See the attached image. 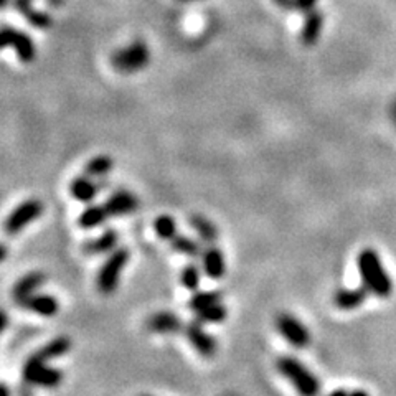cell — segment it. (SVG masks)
I'll return each instance as SVG.
<instances>
[{"label":"cell","mask_w":396,"mask_h":396,"mask_svg":"<svg viewBox=\"0 0 396 396\" xmlns=\"http://www.w3.org/2000/svg\"><path fill=\"white\" fill-rule=\"evenodd\" d=\"M357 268L360 273L362 282L370 294L373 296L386 299L393 293V282L391 277L383 266L378 253L372 250V248H365L357 256Z\"/></svg>","instance_id":"cell-1"},{"label":"cell","mask_w":396,"mask_h":396,"mask_svg":"<svg viewBox=\"0 0 396 396\" xmlns=\"http://www.w3.org/2000/svg\"><path fill=\"white\" fill-rule=\"evenodd\" d=\"M276 368L301 396H319L320 382L304 364L290 355L277 358Z\"/></svg>","instance_id":"cell-2"},{"label":"cell","mask_w":396,"mask_h":396,"mask_svg":"<svg viewBox=\"0 0 396 396\" xmlns=\"http://www.w3.org/2000/svg\"><path fill=\"white\" fill-rule=\"evenodd\" d=\"M129 261V250L128 248H116L108 255L106 261L103 266L99 268L98 277H96V286L103 296H111L117 289L121 281V275L124 271L126 264Z\"/></svg>","instance_id":"cell-3"},{"label":"cell","mask_w":396,"mask_h":396,"mask_svg":"<svg viewBox=\"0 0 396 396\" xmlns=\"http://www.w3.org/2000/svg\"><path fill=\"white\" fill-rule=\"evenodd\" d=\"M150 61V52L149 46H147L142 40H136L134 43H130L126 48L117 50L112 53L111 57V65L112 68L119 73L130 75L137 73V71L144 70Z\"/></svg>","instance_id":"cell-4"},{"label":"cell","mask_w":396,"mask_h":396,"mask_svg":"<svg viewBox=\"0 0 396 396\" xmlns=\"http://www.w3.org/2000/svg\"><path fill=\"white\" fill-rule=\"evenodd\" d=\"M71 350V340L68 337L60 335L57 339L50 340L48 344H45L43 347L39 348L37 352H33L30 357L25 360L22 366V378L27 380L28 377H32L37 370H40L41 366L48 365V362L55 360V358H60Z\"/></svg>","instance_id":"cell-5"},{"label":"cell","mask_w":396,"mask_h":396,"mask_svg":"<svg viewBox=\"0 0 396 396\" xmlns=\"http://www.w3.org/2000/svg\"><path fill=\"white\" fill-rule=\"evenodd\" d=\"M43 213V204L37 198H28L20 204L19 206H15L12 210L10 215L6 220V233L14 237V235H19L20 231L27 228L32 221H35L37 218L41 217Z\"/></svg>","instance_id":"cell-6"},{"label":"cell","mask_w":396,"mask_h":396,"mask_svg":"<svg viewBox=\"0 0 396 396\" xmlns=\"http://www.w3.org/2000/svg\"><path fill=\"white\" fill-rule=\"evenodd\" d=\"M276 330L286 342L293 345L296 348H306L310 344V334L307 327L301 320L294 317L293 314L281 313L276 317Z\"/></svg>","instance_id":"cell-7"},{"label":"cell","mask_w":396,"mask_h":396,"mask_svg":"<svg viewBox=\"0 0 396 396\" xmlns=\"http://www.w3.org/2000/svg\"><path fill=\"white\" fill-rule=\"evenodd\" d=\"M2 46L3 48H7V46L14 48L20 61L30 63L35 60L37 48L33 45L30 35L17 30V28L8 27V25H3L2 28Z\"/></svg>","instance_id":"cell-8"},{"label":"cell","mask_w":396,"mask_h":396,"mask_svg":"<svg viewBox=\"0 0 396 396\" xmlns=\"http://www.w3.org/2000/svg\"><path fill=\"white\" fill-rule=\"evenodd\" d=\"M185 335H187L188 342L195 350L200 353L201 357L205 358H212L215 353H217L218 344L217 339L213 335L206 334L204 324L198 322V320H192L185 326Z\"/></svg>","instance_id":"cell-9"},{"label":"cell","mask_w":396,"mask_h":396,"mask_svg":"<svg viewBox=\"0 0 396 396\" xmlns=\"http://www.w3.org/2000/svg\"><path fill=\"white\" fill-rule=\"evenodd\" d=\"M104 206H106L109 217L111 218L128 217V215L137 212L139 198L137 195H134L132 192L126 190V188H119V190H115L106 198Z\"/></svg>","instance_id":"cell-10"},{"label":"cell","mask_w":396,"mask_h":396,"mask_svg":"<svg viewBox=\"0 0 396 396\" xmlns=\"http://www.w3.org/2000/svg\"><path fill=\"white\" fill-rule=\"evenodd\" d=\"M146 327L147 330L152 332V334L172 335L179 334L184 328V324L182 319L175 313H170V310H159V313L149 315V319L146 320Z\"/></svg>","instance_id":"cell-11"},{"label":"cell","mask_w":396,"mask_h":396,"mask_svg":"<svg viewBox=\"0 0 396 396\" xmlns=\"http://www.w3.org/2000/svg\"><path fill=\"white\" fill-rule=\"evenodd\" d=\"M201 269H204L206 277L213 281H220L226 275L225 256L217 244H208L205 248L204 255H201Z\"/></svg>","instance_id":"cell-12"},{"label":"cell","mask_w":396,"mask_h":396,"mask_svg":"<svg viewBox=\"0 0 396 396\" xmlns=\"http://www.w3.org/2000/svg\"><path fill=\"white\" fill-rule=\"evenodd\" d=\"M22 309L30 310L33 314H39L41 317H53L60 310V302L55 296L50 294H33V296L27 297L25 301L19 302Z\"/></svg>","instance_id":"cell-13"},{"label":"cell","mask_w":396,"mask_h":396,"mask_svg":"<svg viewBox=\"0 0 396 396\" xmlns=\"http://www.w3.org/2000/svg\"><path fill=\"white\" fill-rule=\"evenodd\" d=\"M46 282V275L40 271H32L28 275H25L20 277L19 281L15 282L14 288H12V297L15 299V302L25 301L27 297H30L35 294V290H39L41 286Z\"/></svg>","instance_id":"cell-14"},{"label":"cell","mask_w":396,"mask_h":396,"mask_svg":"<svg viewBox=\"0 0 396 396\" xmlns=\"http://www.w3.org/2000/svg\"><path fill=\"white\" fill-rule=\"evenodd\" d=\"M101 190H103V188H101L99 180L95 182V179L86 174L78 175L77 179H73V182L70 184L71 197L77 201H81V204H91V201L98 197Z\"/></svg>","instance_id":"cell-15"},{"label":"cell","mask_w":396,"mask_h":396,"mask_svg":"<svg viewBox=\"0 0 396 396\" xmlns=\"http://www.w3.org/2000/svg\"><path fill=\"white\" fill-rule=\"evenodd\" d=\"M117 243H119V233H117L116 230L109 228L103 231L98 238L88 239V241L83 244V253L88 256L109 255V253L116 250Z\"/></svg>","instance_id":"cell-16"},{"label":"cell","mask_w":396,"mask_h":396,"mask_svg":"<svg viewBox=\"0 0 396 396\" xmlns=\"http://www.w3.org/2000/svg\"><path fill=\"white\" fill-rule=\"evenodd\" d=\"M324 27V15L320 10H310L306 14L304 25L301 30V41L302 45L313 46L319 41L320 33H322Z\"/></svg>","instance_id":"cell-17"},{"label":"cell","mask_w":396,"mask_h":396,"mask_svg":"<svg viewBox=\"0 0 396 396\" xmlns=\"http://www.w3.org/2000/svg\"><path fill=\"white\" fill-rule=\"evenodd\" d=\"M368 289L365 286L353 289H339L334 296V302L339 309L342 310H353L358 309L368 297Z\"/></svg>","instance_id":"cell-18"},{"label":"cell","mask_w":396,"mask_h":396,"mask_svg":"<svg viewBox=\"0 0 396 396\" xmlns=\"http://www.w3.org/2000/svg\"><path fill=\"white\" fill-rule=\"evenodd\" d=\"M109 213L106 206L103 205H90L83 210L81 215L78 217V226L81 230H95L99 228L109 220Z\"/></svg>","instance_id":"cell-19"},{"label":"cell","mask_w":396,"mask_h":396,"mask_svg":"<svg viewBox=\"0 0 396 396\" xmlns=\"http://www.w3.org/2000/svg\"><path fill=\"white\" fill-rule=\"evenodd\" d=\"M27 383H30L33 386H40V388L46 390H53L58 388L63 382V373L58 368H53V366H41L40 370H37L32 377H28L27 380H23Z\"/></svg>","instance_id":"cell-20"},{"label":"cell","mask_w":396,"mask_h":396,"mask_svg":"<svg viewBox=\"0 0 396 396\" xmlns=\"http://www.w3.org/2000/svg\"><path fill=\"white\" fill-rule=\"evenodd\" d=\"M188 223H190L192 230L200 237V239L206 244H215L218 241V228L215 226V223L208 218L204 217V215L193 213L188 218Z\"/></svg>","instance_id":"cell-21"},{"label":"cell","mask_w":396,"mask_h":396,"mask_svg":"<svg viewBox=\"0 0 396 396\" xmlns=\"http://www.w3.org/2000/svg\"><path fill=\"white\" fill-rule=\"evenodd\" d=\"M170 246L175 253H179V255H184L192 259L201 258V255H204V251H205L200 241L187 237V235H179V233L170 239Z\"/></svg>","instance_id":"cell-22"},{"label":"cell","mask_w":396,"mask_h":396,"mask_svg":"<svg viewBox=\"0 0 396 396\" xmlns=\"http://www.w3.org/2000/svg\"><path fill=\"white\" fill-rule=\"evenodd\" d=\"M221 297L220 290H195L193 296L188 299V309L193 313H200L206 307L221 302Z\"/></svg>","instance_id":"cell-23"},{"label":"cell","mask_w":396,"mask_h":396,"mask_svg":"<svg viewBox=\"0 0 396 396\" xmlns=\"http://www.w3.org/2000/svg\"><path fill=\"white\" fill-rule=\"evenodd\" d=\"M112 167H115V162L109 155H96V157L88 160L83 172L92 179H104L112 170Z\"/></svg>","instance_id":"cell-24"},{"label":"cell","mask_w":396,"mask_h":396,"mask_svg":"<svg viewBox=\"0 0 396 396\" xmlns=\"http://www.w3.org/2000/svg\"><path fill=\"white\" fill-rule=\"evenodd\" d=\"M226 317H228V309L221 302L206 307L200 313H195V319L201 324H221L225 322Z\"/></svg>","instance_id":"cell-25"},{"label":"cell","mask_w":396,"mask_h":396,"mask_svg":"<svg viewBox=\"0 0 396 396\" xmlns=\"http://www.w3.org/2000/svg\"><path fill=\"white\" fill-rule=\"evenodd\" d=\"M154 231L160 239L170 241L177 235V221L170 215H160L154 220Z\"/></svg>","instance_id":"cell-26"},{"label":"cell","mask_w":396,"mask_h":396,"mask_svg":"<svg viewBox=\"0 0 396 396\" xmlns=\"http://www.w3.org/2000/svg\"><path fill=\"white\" fill-rule=\"evenodd\" d=\"M201 271H204V269L198 268L195 263L187 264V266L182 269V273H180V284H182L185 289L195 293V290L200 288Z\"/></svg>","instance_id":"cell-27"},{"label":"cell","mask_w":396,"mask_h":396,"mask_svg":"<svg viewBox=\"0 0 396 396\" xmlns=\"http://www.w3.org/2000/svg\"><path fill=\"white\" fill-rule=\"evenodd\" d=\"M22 17L32 25V27L39 28V30H46V28L52 27V23H53L52 17H50L48 14H45V12L37 10V8H33V7L28 8Z\"/></svg>","instance_id":"cell-28"},{"label":"cell","mask_w":396,"mask_h":396,"mask_svg":"<svg viewBox=\"0 0 396 396\" xmlns=\"http://www.w3.org/2000/svg\"><path fill=\"white\" fill-rule=\"evenodd\" d=\"M317 2L319 0H296V8L307 14V12L314 10V7L317 6Z\"/></svg>","instance_id":"cell-29"},{"label":"cell","mask_w":396,"mask_h":396,"mask_svg":"<svg viewBox=\"0 0 396 396\" xmlns=\"http://www.w3.org/2000/svg\"><path fill=\"white\" fill-rule=\"evenodd\" d=\"M12 6H14V8L20 15H22L27 8L32 7V0H12Z\"/></svg>","instance_id":"cell-30"},{"label":"cell","mask_w":396,"mask_h":396,"mask_svg":"<svg viewBox=\"0 0 396 396\" xmlns=\"http://www.w3.org/2000/svg\"><path fill=\"white\" fill-rule=\"evenodd\" d=\"M277 7L284 8V10H290V8H296V0H275Z\"/></svg>","instance_id":"cell-31"},{"label":"cell","mask_w":396,"mask_h":396,"mask_svg":"<svg viewBox=\"0 0 396 396\" xmlns=\"http://www.w3.org/2000/svg\"><path fill=\"white\" fill-rule=\"evenodd\" d=\"M32 386L33 385H30V383L22 382V385H20V388H19V396H33Z\"/></svg>","instance_id":"cell-32"},{"label":"cell","mask_w":396,"mask_h":396,"mask_svg":"<svg viewBox=\"0 0 396 396\" xmlns=\"http://www.w3.org/2000/svg\"><path fill=\"white\" fill-rule=\"evenodd\" d=\"M347 396H370V395L364 390H355V391H348Z\"/></svg>","instance_id":"cell-33"},{"label":"cell","mask_w":396,"mask_h":396,"mask_svg":"<svg viewBox=\"0 0 396 396\" xmlns=\"http://www.w3.org/2000/svg\"><path fill=\"white\" fill-rule=\"evenodd\" d=\"M347 393H348L347 390H342V388H340V390H334V391H332V393L328 395V396H347Z\"/></svg>","instance_id":"cell-34"},{"label":"cell","mask_w":396,"mask_h":396,"mask_svg":"<svg viewBox=\"0 0 396 396\" xmlns=\"http://www.w3.org/2000/svg\"><path fill=\"white\" fill-rule=\"evenodd\" d=\"M46 3H48V6H52V7H58V6H61L63 0H46Z\"/></svg>","instance_id":"cell-35"},{"label":"cell","mask_w":396,"mask_h":396,"mask_svg":"<svg viewBox=\"0 0 396 396\" xmlns=\"http://www.w3.org/2000/svg\"><path fill=\"white\" fill-rule=\"evenodd\" d=\"M2 395L3 396H12L10 395V388L7 386V383H2Z\"/></svg>","instance_id":"cell-36"},{"label":"cell","mask_w":396,"mask_h":396,"mask_svg":"<svg viewBox=\"0 0 396 396\" xmlns=\"http://www.w3.org/2000/svg\"><path fill=\"white\" fill-rule=\"evenodd\" d=\"M7 258V246L6 244H2V261Z\"/></svg>","instance_id":"cell-37"},{"label":"cell","mask_w":396,"mask_h":396,"mask_svg":"<svg viewBox=\"0 0 396 396\" xmlns=\"http://www.w3.org/2000/svg\"><path fill=\"white\" fill-rule=\"evenodd\" d=\"M8 6V0H2V8H6Z\"/></svg>","instance_id":"cell-38"},{"label":"cell","mask_w":396,"mask_h":396,"mask_svg":"<svg viewBox=\"0 0 396 396\" xmlns=\"http://www.w3.org/2000/svg\"><path fill=\"white\" fill-rule=\"evenodd\" d=\"M180 2H193V0H180Z\"/></svg>","instance_id":"cell-39"},{"label":"cell","mask_w":396,"mask_h":396,"mask_svg":"<svg viewBox=\"0 0 396 396\" xmlns=\"http://www.w3.org/2000/svg\"><path fill=\"white\" fill-rule=\"evenodd\" d=\"M141 396H150V395H141Z\"/></svg>","instance_id":"cell-40"}]
</instances>
